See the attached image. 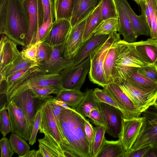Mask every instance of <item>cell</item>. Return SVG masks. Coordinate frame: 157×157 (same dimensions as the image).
I'll list each match as a JSON object with an SVG mask.
<instances>
[{
    "label": "cell",
    "mask_w": 157,
    "mask_h": 157,
    "mask_svg": "<svg viewBox=\"0 0 157 157\" xmlns=\"http://www.w3.org/2000/svg\"><path fill=\"white\" fill-rule=\"evenodd\" d=\"M84 119H86L73 109L64 108L60 114L66 151L75 157H91L89 144L84 129Z\"/></svg>",
    "instance_id": "cell-1"
},
{
    "label": "cell",
    "mask_w": 157,
    "mask_h": 157,
    "mask_svg": "<svg viewBox=\"0 0 157 157\" xmlns=\"http://www.w3.org/2000/svg\"><path fill=\"white\" fill-rule=\"evenodd\" d=\"M49 95L40 98L41 116L39 130L44 136L38 139V141L52 157H66L67 152L66 151L65 140L55 121L48 101Z\"/></svg>",
    "instance_id": "cell-2"
},
{
    "label": "cell",
    "mask_w": 157,
    "mask_h": 157,
    "mask_svg": "<svg viewBox=\"0 0 157 157\" xmlns=\"http://www.w3.org/2000/svg\"><path fill=\"white\" fill-rule=\"evenodd\" d=\"M29 18L22 0H9L4 34L17 44L26 46Z\"/></svg>",
    "instance_id": "cell-3"
},
{
    "label": "cell",
    "mask_w": 157,
    "mask_h": 157,
    "mask_svg": "<svg viewBox=\"0 0 157 157\" xmlns=\"http://www.w3.org/2000/svg\"><path fill=\"white\" fill-rule=\"evenodd\" d=\"M116 62V77L114 82L125 81L128 74L140 67L153 64L149 63L136 50L132 42L120 40L117 43Z\"/></svg>",
    "instance_id": "cell-4"
},
{
    "label": "cell",
    "mask_w": 157,
    "mask_h": 157,
    "mask_svg": "<svg viewBox=\"0 0 157 157\" xmlns=\"http://www.w3.org/2000/svg\"><path fill=\"white\" fill-rule=\"evenodd\" d=\"M120 39V34L117 32H111L105 42L90 55V66L88 76L92 82L103 87L107 85L104 70L105 57L112 44Z\"/></svg>",
    "instance_id": "cell-5"
},
{
    "label": "cell",
    "mask_w": 157,
    "mask_h": 157,
    "mask_svg": "<svg viewBox=\"0 0 157 157\" xmlns=\"http://www.w3.org/2000/svg\"><path fill=\"white\" fill-rule=\"evenodd\" d=\"M50 86L56 88L63 89L60 74H44L40 71L34 72L24 81L6 93L7 103L14 97L28 89L38 86Z\"/></svg>",
    "instance_id": "cell-6"
},
{
    "label": "cell",
    "mask_w": 157,
    "mask_h": 157,
    "mask_svg": "<svg viewBox=\"0 0 157 157\" xmlns=\"http://www.w3.org/2000/svg\"><path fill=\"white\" fill-rule=\"evenodd\" d=\"M141 114L144 119L139 135L130 151L157 144V109L153 105Z\"/></svg>",
    "instance_id": "cell-7"
},
{
    "label": "cell",
    "mask_w": 157,
    "mask_h": 157,
    "mask_svg": "<svg viewBox=\"0 0 157 157\" xmlns=\"http://www.w3.org/2000/svg\"><path fill=\"white\" fill-rule=\"evenodd\" d=\"M90 66V56L77 65L65 68L60 74L63 89L80 90L85 82Z\"/></svg>",
    "instance_id": "cell-8"
},
{
    "label": "cell",
    "mask_w": 157,
    "mask_h": 157,
    "mask_svg": "<svg viewBox=\"0 0 157 157\" xmlns=\"http://www.w3.org/2000/svg\"><path fill=\"white\" fill-rule=\"evenodd\" d=\"M24 5L29 18L26 39V46L35 43L39 29L43 23L44 12L41 0H24Z\"/></svg>",
    "instance_id": "cell-9"
},
{
    "label": "cell",
    "mask_w": 157,
    "mask_h": 157,
    "mask_svg": "<svg viewBox=\"0 0 157 157\" xmlns=\"http://www.w3.org/2000/svg\"><path fill=\"white\" fill-rule=\"evenodd\" d=\"M117 83L136 108L141 113L154 104L157 98V90L143 91L136 88L127 81Z\"/></svg>",
    "instance_id": "cell-10"
},
{
    "label": "cell",
    "mask_w": 157,
    "mask_h": 157,
    "mask_svg": "<svg viewBox=\"0 0 157 157\" xmlns=\"http://www.w3.org/2000/svg\"><path fill=\"white\" fill-rule=\"evenodd\" d=\"M64 43L52 47L49 59L38 64L40 72L44 74H59L62 70L74 66L73 59L64 56Z\"/></svg>",
    "instance_id": "cell-11"
},
{
    "label": "cell",
    "mask_w": 157,
    "mask_h": 157,
    "mask_svg": "<svg viewBox=\"0 0 157 157\" xmlns=\"http://www.w3.org/2000/svg\"><path fill=\"white\" fill-rule=\"evenodd\" d=\"M144 119L143 116L130 118H122L119 139L126 153L131 150L139 135Z\"/></svg>",
    "instance_id": "cell-12"
},
{
    "label": "cell",
    "mask_w": 157,
    "mask_h": 157,
    "mask_svg": "<svg viewBox=\"0 0 157 157\" xmlns=\"http://www.w3.org/2000/svg\"><path fill=\"white\" fill-rule=\"evenodd\" d=\"M11 124V132L29 141L32 130L21 110L12 101L7 105Z\"/></svg>",
    "instance_id": "cell-13"
},
{
    "label": "cell",
    "mask_w": 157,
    "mask_h": 157,
    "mask_svg": "<svg viewBox=\"0 0 157 157\" xmlns=\"http://www.w3.org/2000/svg\"><path fill=\"white\" fill-rule=\"evenodd\" d=\"M21 55L17 44L2 34L0 42V82L6 81V70Z\"/></svg>",
    "instance_id": "cell-14"
},
{
    "label": "cell",
    "mask_w": 157,
    "mask_h": 157,
    "mask_svg": "<svg viewBox=\"0 0 157 157\" xmlns=\"http://www.w3.org/2000/svg\"><path fill=\"white\" fill-rule=\"evenodd\" d=\"M98 104L105 122L106 133L114 138H119L123 117L122 113L118 109L104 103Z\"/></svg>",
    "instance_id": "cell-15"
},
{
    "label": "cell",
    "mask_w": 157,
    "mask_h": 157,
    "mask_svg": "<svg viewBox=\"0 0 157 157\" xmlns=\"http://www.w3.org/2000/svg\"><path fill=\"white\" fill-rule=\"evenodd\" d=\"M104 89L118 104L124 112L123 117L130 118L140 117L141 113L138 111L117 82L109 84Z\"/></svg>",
    "instance_id": "cell-16"
},
{
    "label": "cell",
    "mask_w": 157,
    "mask_h": 157,
    "mask_svg": "<svg viewBox=\"0 0 157 157\" xmlns=\"http://www.w3.org/2000/svg\"><path fill=\"white\" fill-rule=\"evenodd\" d=\"M130 20L133 31L138 37L144 35L150 36V29L147 21L145 13V0L139 4L141 14L138 16L134 12L127 0H119Z\"/></svg>",
    "instance_id": "cell-17"
},
{
    "label": "cell",
    "mask_w": 157,
    "mask_h": 157,
    "mask_svg": "<svg viewBox=\"0 0 157 157\" xmlns=\"http://www.w3.org/2000/svg\"><path fill=\"white\" fill-rule=\"evenodd\" d=\"M39 98H36L30 89L23 92L11 99L22 111L30 126L32 130L33 126Z\"/></svg>",
    "instance_id": "cell-18"
},
{
    "label": "cell",
    "mask_w": 157,
    "mask_h": 157,
    "mask_svg": "<svg viewBox=\"0 0 157 157\" xmlns=\"http://www.w3.org/2000/svg\"><path fill=\"white\" fill-rule=\"evenodd\" d=\"M71 28L70 21H54L48 34L41 42L53 47L65 43Z\"/></svg>",
    "instance_id": "cell-19"
},
{
    "label": "cell",
    "mask_w": 157,
    "mask_h": 157,
    "mask_svg": "<svg viewBox=\"0 0 157 157\" xmlns=\"http://www.w3.org/2000/svg\"><path fill=\"white\" fill-rule=\"evenodd\" d=\"M86 19L71 27L64 43V54L66 58L73 59L81 47Z\"/></svg>",
    "instance_id": "cell-20"
},
{
    "label": "cell",
    "mask_w": 157,
    "mask_h": 157,
    "mask_svg": "<svg viewBox=\"0 0 157 157\" xmlns=\"http://www.w3.org/2000/svg\"><path fill=\"white\" fill-rule=\"evenodd\" d=\"M109 35H94L83 42L77 54L73 58L74 66L76 65L89 56L90 55L106 41Z\"/></svg>",
    "instance_id": "cell-21"
},
{
    "label": "cell",
    "mask_w": 157,
    "mask_h": 157,
    "mask_svg": "<svg viewBox=\"0 0 157 157\" xmlns=\"http://www.w3.org/2000/svg\"><path fill=\"white\" fill-rule=\"evenodd\" d=\"M98 5L96 0H75L70 20L71 27L86 19Z\"/></svg>",
    "instance_id": "cell-22"
},
{
    "label": "cell",
    "mask_w": 157,
    "mask_h": 157,
    "mask_svg": "<svg viewBox=\"0 0 157 157\" xmlns=\"http://www.w3.org/2000/svg\"><path fill=\"white\" fill-rule=\"evenodd\" d=\"M118 15L119 24V33L123 37V40L130 43L136 42L137 37L134 34L131 24L124 9L119 0H114Z\"/></svg>",
    "instance_id": "cell-23"
},
{
    "label": "cell",
    "mask_w": 157,
    "mask_h": 157,
    "mask_svg": "<svg viewBox=\"0 0 157 157\" xmlns=\"http://www.w3.org/2000/svg\"><path fill=\"white\" fill-rule=\"evenodd\" d=\"M136 50L148 62L157 66V39L132 42Z\"/></svg>",
    "instance_id": "cell-24"
},
{
    "label": "cell",
    "mask_w": 157,
    "mask_h": 157,
    "mask_svg": "<svg viewBox=\"0 0 157 157\" xmlns=\"http://www.w3.org/2000/svg\"><path fill=\"white\" fill-rule=\"evenodd\" d=\"M115 41L109 48L104 64V70L107 85L115 82L116 77V62L117 54V42Z\"/></svg>",
    "instance_id": "cell-25"
},
{
    "label": "cell",
    "mask_w": 157,
    "mask_h": 157,
    "mask_svg": "<svg viewBox=\"0 0 157 157\" xmlns=\"http://www.w3.org/2000/svg\"><path fill=\"white\" fill-rule=\"evenodd\" d=\"M137 70L130 72L125 81L129 82L136 88L143 91H151L157 90V82L140 74Z\"/></svg>",
    "instance_id": "cell-26"
},
{
    "label": "cell",
    "mask_w": 157,
    "mask_h": 157,
    "mask_svg": "<svg viewBox=\"0 0 157 157\" xmlns=\"http://www.w3.org/2000/svg\"><path fill=\"white\" fill-rule=\"evenodd\" d=\"M103 21L99 5L86 19L82 42L94 35L96 30Z\"/></svg>",
    "instance_id": "cell-27"
},
{
    "label": "cell",
    "mask_w": 157,
    "mask_h": 157,
    "mask_svg": "<svg viewBox=\"0 0 157 157\" xmlns=\"http://www.w3.org/2000/svg\"><path fill=\"white\" fill-rule=\"evenodd\" d=\"M145 13L150 38L157 39V0H145Z\"/></svg>",
    "instance_id": "cell-28"
},
{
    "label": "cell",
    "mask_w": 157,
    "mask_h": 157,
    "mask_svg": "<svg viewBox=\"0 0 157 157\" xmlns=\"http://www.w3.org/2000/svg\"><path fill=\"white\" fill-rule=\"evenodd\" d=\"M125 153L119 139L116 141L105 139L96 157H125Z\"/></svg>",
    "instance_id": "cell-29"
},
{
    "label": "cell",
    "mask_w": 157,
    "mask_h": 157,
    "mask_svg": "<svg viewBox=\"0 0 157 157\" xmlns=\"http://www.w3.org/2000/svg\"><path fill=\"white\" fill-rule=\"evenodd\" d=\"M85 93L78 90L63 89L55 98L65 102L73 109L79 104L84 98Z\"/></svg>",
    "instance_id": "cell-30"
},
{
    "label": "cell",
    "mask_w": 157,
    "mask_h": 157,
    "mask_svg": "<svg viewBox=\"0 0 157 157\" xmlns=\"http://www.w3.org/2000/svg\"><path fill=\"white\" fill-rule=\"evenodd\" d=\"M75 0H54L55 21L65 19L70 21Z\"/></svg>",
    "instance_id": "cell-31"
},
{
    "label": "cell",
    "mask_w": 157,
    "mask_h": 157,
    "mask_svg": "<svg viewBox=\"0 0 157 157\" xmlns=\"http://www.w3.org/2000/svg\"><path fill=\"white\" fill-rule=\"evenodd\" d=\"M94 90L92 89L87 88L84 98L75 109V111L85 119L89 117L92 109L99 107L98 103L95 99Z\"/></svg>",
    "instance_id": "cell-32"
},
{
    "label": "cell",
    "mask_w": 157,
    "mask_h": 157,
    "mask_svg": "<svg viewBox=\"0 0 157 157\" xmlns=\"http://www.w3.org/2000/svg\"><path fill=\"white\" fill-rule=\"evenodd\" d=\"M40 71L39 68L35 67L16 73L6 78V93L24 81L29 75L36 71Z\"/></svg>",
    "instance_id": "cell-33"
},
{
    "label": "cell",
    "mask_w": 157,
    "mask_h": 157,
    "mask_svg": "<svg viewBox=\"0 0 157 157\" xmlns=\"http://www.w3.org/2000/svg\"><path fill=\"white\" fill-rule=\"evenodd\" d=\"M38 67V63L34 61L25 59L21 56L6 70V78L10 75L29 68Z\"/></svg>",
    "instance_id": "cell-34"
},
{
    "label": "cell",
    "mask_w": 157,
    "mask_h": 157,
    "mask_svg": "<svg viewBox=\"0 0 157 157\" xmlns=\"http://www.w3.org/2000/svg\"><path fill=\"white\" fill-rule=\"evenodd\" d=\"M99 6L103 21L110 18L118 19L114 0H102Z\"/></svg>",
    "instance_id": "cell-35"
},
{
    "label": "cell",
    "mask_w": 157,
    "mask_h": 157,
    "mask_svg": "<svg viewBox=\"0 0 157 157\" xmlns=\"http://www.w3.org/2000/svg\"><path fill=\"white\" fill-rule=\"evenodd\" d=\"M94 128V136L91 157H96L106 139V128L105 126L96 125Z\"/></svg>",
    "instance_id": "cell-36"
},
{
    "label": "cell",
    "mask_w": 157,
    "mask_h": 157,
    "mask_svg": "<svg viewBox=\"0 0 157 157\" xmlns=\"http://www.w3.org/2000/svg\"><path fill=\"white\" fill-rule=\"evenodd\" d=\"M15 153L21 157L29 151V145L24 139L14 133H12L9 139Z\"/></svg>",
    "instance_id": "cell-37"
},
{
    "label": "cell",
    "mask_w": 157,
    "mask_h": 157,
    "mask_svg": "<svg viewBox=\"0 0 157 157\" xmlns=\"http://www.w3.org/2000/svg\"><path fill=\"white\" fill-rule=\"evenodd\" d=\"M119 29L118 19L110 18L104 21L96 30L94 35L104 34L109 35L111 32Z\"/></svg>",
    "instance_id": "cell-38"
},
{
    "label": "cell",
    "mask_w": 157,
    "mask_h": 157,
    "mask_svg": "<svg viewBox=\"0 0 157 157\" xmlns=\"http://www.w3.org/2000/svg\"><path fill=\"white\" fill-rule=\"evenodd\" d=\"M95 99L97 103L103 102L113 106L119 109L122 113L123 111L116 101L104 89L95 88L94 90Z\"/></svg>",
    "instance_id": "cell-39"
},
{
    "label": "cell",
    "mask_w": 157,
    "mask_h": 157,
    "mask_svg": "<svg viewBox=\"0 0 157 157\" xmlns=\"http://www.w3.org/2000/svg\"><path fill=\"white\" fill-rule=\"evenodd\" d=\"M10 119L7 107L4 106L0 109V131L3 137L11 132Z\"/></svg>",
    "instance_id": "cell-40"
},
{
    "label": "cell",
    "mask_w": 157,
    "mask_h": 157,
    "mask_svg": "<svg viewBox=\"0 0 157 157\" xmlns=\"http://www.w3.org/2000/svg\"><path fill=\"white\" fill-rule=\"evenodd\" d=\"M30 89L35 97L40 99L51 94L57 95L62 90L50 86H36Z\"/></svg>",
    "instance_id": "cell-41"
},
{
    "label": "cell",
    "mask_w": 157,
    "mask_h": 157,
    "mask_svg": "<svg viewBox=\"0 0 157 157\" xmlns=\"http://www.w3.org/2000/svg\"><path fill=\"white\" fill-rule=\"evenodd\" d=\"M52 47L41 42H40L37 46L36 62L38 64L47 61L49 58Z\"/></svg>",
    "instance_id": "cell-42"
},
{
    "label": "cell",
    "mask_w": 157,
    "mask_h": 157,
    "mask_svg": "<svg viewBox=\"0 0 157 157\" xmlns=\"http://www.w3.org/2000/svg\"><path fill=\"white\" fill-rule=\"evenodd\" d=\"M40 100L39 98L34 120L31 135L29 140V144L31 146L33 145L36 142L37 134L38 131L40 129L41 116V110L40 104Z\"/></svg>",
    "instance_id": "cell-43"
},
{
    "label": "cell",
    "mask_w": 157,
    "mask_h": 157,
    "mask_svg": "<svg viewBox=\"0 0 157 157\" xmlns=\"http://www.w3.org/2000/svg\"><path fill=\"white\" fill-rule=\"evenodd\" d=\"M140 74L157 82V66L151 64L140 67L137 70Z\"/></svg>",
    "instance_id": "cell-44"
},
{
    "label": "cell",
    "mask_w": 157,
    "mask_h": 157,
    "mask_svg": "<svg viewBox=\"0 0 157 157\" xmlns=\"http://www.w3.org/2000/svg\"><path fill=\"white\" fill-rule=\"evenodd\" d=\"M39 42L24 47L20 52L22 57L24 59L36 62L37 46Z\"/></svg>",
    "instance_id": "cell-45"
},
{
    "label": "cell",
    "mask_w": 157,
    "mask_h": 157,
    "mask_svg": "<svg viewBox=\"0 0 157 157\" xmlns=\"http://www.w3.org/2000/svg\"><path fill=\"white\" fill-rule=\"evenodd\" d=\"M54 18V17L51 15L49 17L47 21L43 23L39 29L38 35L35 43L41 42L45 37L55 21Z\"/></svg>",
    "instance_id": "cell-46"
},
{
    "label": "cell",
    "mask_w": 157,
    "mask_h": 157,
    "mask_svg": "<svg viewBox=\"0 0 157 157\" xmlns=\"http://www.w3.org/2000/svg\"><path fill=\"white\" fill-rule=\"evenodd\" d=\"M0 146L1 157H11L15 152L9 140L5 137L0 140Z\"/></svg>",
    "instance_id": "cell-47"
},
{
    "label": "cell",
    "mask_w": 157,
    "mask_h": 157,
    "mask_svg": "<svg viewBox=\"0 0 157 157\" xmlns=\"http://www.w3.org/2000/svg\"><path fill=\"white\" fill-rule=\"evenodd\" d=\"M84 127L86 136L89 144L91 155L94 136V128L87 119L84 120Z\"/></svg>",
    "instance_id": "cell-48"
},
{
    "label": "cell",
    "mask_w": 157,
    "mask_h": 157,
    "mask_svg": "<svg viewBox=\"0 0 157 157\" xmlns=\"http://www.w3.org/2000/svg\"><path fill=\"white\" fill-rule=\"evenodd\" d=\"M51 95L48 96V101L51 107L52 110L54 117V118L56 123L63 137V135L62 130L60 121V114L61 111L65 108L57 104L52 101L51 100ZM66 142V141H65Z\"/></svg>",
    "instance_id": "cell-49"
},
{
    "label": "cell",
    "mask_w": 157,
    "mask_h": 157,
    "mask_svg": "<svg viewBox=\"0 0 157 157\" xmlns=\"http://www.w3.org/2000/svg\"><path fill=\"white\" fill-rule=\"evenodd\" d=\"M88 118L95 125H103L105 127L103 118L99 107L92 109L90 112Z\"/></svg>",
    "instance_id": "cell-50"
},
{
    "label": "cell",
    "mask_w": 157,
    "mask_h": 157,
    "mask_svg": "<svg viewBox=\"0 0 157 157\" xmlns=\"http://www.w3.org/2000/svg\"><path fill=\"white\" fill-rule=\"evenodd\" d=\"M44 12L43 23L46 22L51 15L55 17L54 2L53 0H41Z\"/></svg>",
    "instance_id": "cell-51"
},
{
    "label": "cell",
    "mask_w": 157,
    "mask_h": 157,
    "mask_svg": "<svg viewBox=\"0 0 157 157\" xmlns=\"http://www.w3.org/2000/svg\"><path fill=\"white\" fill-rule=\"evenodd\" d=\"M9 0H0V33L4 31Z\"/></svg>",
    "instance_id": "cell-52"
},
{
    "label": "cell",
    "mask_w": 157,
    "mask_h": 157,
    "mask_svg": "<svg viewBox=\"0 0 157 157\" xmlns=\"http://www.w3.org/2000/svg\"><path fill=\"white\" fill-rule=\"evenodd\" d=\"M152 145H149L136 150L129 152L125 154V157H144L151 148Z\"/></svg>",
    "instance_id": "cell-53"
},
{
    "label": "cell",
    "mask_w": 157,
    "mask_h": 157,
    "mask_svg": "<svg viewBox=\"0 0 157 157\" xmlns=\"http://www.w3.org/2000/svg\"><path fill=\"white\" fill-rule=\"evenodd\" d=\"M151 145V147L144 157H157V144Z\"/></svg>",
    "instance_id": "cell-54"
},
{
    "label": "cell",
    "mask_w": 157,
    "mask_h": 157,
    "mask_svg": "<svg viewBox=\"0 0 157 157\" xmlns=\"http://www.w3.org/2000/svg\"><path fill=\"white\" fill-rule=\"evenodd\" d=\"M39 149L43 154L44 157H52V155L47 149L43 146L39 144Z\"/></svg>",
    "instance_id": "cell-55"
},
{
    "label": "cell",
    "mask_w": 157,
    "mask_h": 157,
    "mask_svg": "<svg viewBox=\"0 0 157 157\" xmlns=\"http://www.w3.org/2000/svg\"><path fill=\"white\" fill-rule=\"evenodd\" d=\"M37 151L29 150L21 157H37Z\"/></svg>",
    "instance_id": "cell-56"
},
{
    "label": "cell",
    "mask_w": 157,
    "mask_h": 157,
    "mask_svg": "<svg viewBox=\"0 0 157 157\" xmlns=\"http://www.w3.org/2000/svg\"><path fill=\"white\" fill-rule=\"evenodd\" d=\"M135 2L138 4V5H139L140 3L144 1L145 0H133Z\"/></svg>",
    "instance_id": "cell-57"
},
{
    "label": "cell",
    "mask_w": 157,
    "mask_h": 157,
    "mask_svg": "<svg viewBox=\"0 0 157 157\" xmlns=\"http://www.w3.org/2000/svg\"><path fill=\"white\" fill-rule=\"evenodd\" d=\"M153 105L155 108L157 109V98L156 99V100L154 104Z\"/></svg>",
    "instance_id": "cell-58"
},
{
    "label": "cell",
    "mask_w": 157,
    "mask_h": 157,
    "mask_svg": "<svg viewBox=\"0 0 157 157\" xmlns=\"http://www.w3.org/2000/svg\"><path fill=\"white\" fill-rule=\"evenodd\" d=\"M97 1L98 4L99 5L102 0H96Z\"/></svg>",
    "instance_id": "cell-59"
},
{
    "label": "cell",
    "mask_w": 157,
    "mask_h": 157,
    "mask_svg": "<svg viewBox=\"0 0 157 157\" xmlns=\"http://www.w3.org/2000/svg\"></svg>",
    "instance_id": "cell-60"
},
{
    "label": "cell",
    "mask_w": 157,
    "mask_h": 157,
    "mask_svg": "<svg viewBox=\"0 0 157 157\" xmlns=\"http://www.w3.org/2000/svg\"><path fill=\"white\" fill-rule=\"evenodd\" d=\"M22 0L23 2L24 0Z\"/></svg>",
    "instance_id": "cell-61"
}]
</instances>
